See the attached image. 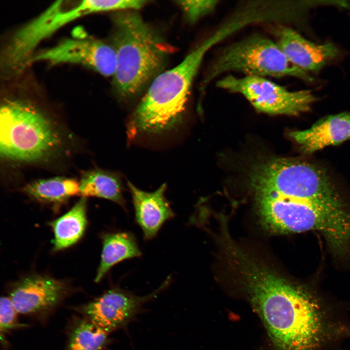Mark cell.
<instances>
[{"label":"cell","mask_w":350,"mask_h":350,"mask_svg":"<svg viewBox=\"0 0 350 350\" xmlns=\"http://www.w3.org/2000/svg\"><path fill=\"white\" fill-rule=\"evenodd\" d=\"M242 281L278 350H328L350 338L335 308L238 248L232 253Z\"/></svg>","instance_id":"obj_1"},{"label":"cell","mask_w":350,"mask_h":350,"mask_svg":"<svg viewBox=\"0 0 350 350\" xmlns=\"http://www.w3.org/2000/svg\"><path fill=\"white\" fill-rule=\"evenodd\" d=\"M221 41L213 34L174 68L160 73L133 111L128 136L156 135L172 130L182 122L193 80L207 52Z\"/></svg>","instance_id":"obj_2"},{"label":"cell","mask_w":350,"mask_h":350,"mask_svg":"<svg viewBox=\"0 0 350 350\" xmlns=\"http://www.w3.org/2000/svg\"><path fill=\"white\" fill-rule=\"evenodd\" d=\"M134 10L113 17V47L116 67L113 84L121 99L137 96L159 74L166 56L158 36Z\"/></svg>","instance_id":"obj_3"},{"label":"cell","mask_w":350,"mask_h":350,"mask_svg":"<svg viewBox=\"0 0 350 350\" xmlns=\"http://www.w3.org/2000/svg\"><path fill=\"white\" fill-rule=\"evenodd\" d=\"M257 206L262 223L270 230L317 231L334 253L343 255L350 251V210L342 200H306L263 194Z\"/></svg>","instance_id":"obj_4"},{"label":"cell","mask_w":350,"mask_h":350,"mask_svg":"<svg viewBox=\"0 0 350 350\" xmlns=\"http://www.w3.org/2000/svg\"><path fill=\"white\" fill-rule=\"evenodd\" d=\"M65 140L59 123L32 103L12 98L1 104L0 152L4 159L47 163L62 155Z\"/></svg>","instance_id":"obj_5"},{"label":"cell","mask_w":350,"mask_h":350,"mask_svg":"<svg viewBox=\"0 0 350 350\" xmlns=\"http://www.w3.org/2000/svg\"><path fill=\"white\" fill-rule=\"evenodd\" d=\"M250 183L255 193L306 200H342L325 171L307 162L272 158L256 165Z\"/></svg>","instance_id":"obj_6"},{"label":"cell","mask_w":350,"mask_h":350,"mask_svg":"<svg viewBox=\"0 0 350 350\" xmlns=\"http://www.w3.org/2000/svg\"><path fill=\"white\" fill-rule=\"evenodd\" d=\"M101 0H85L66 6L57 0L18 30L4 47L1 68L8 77L19 74L32 63L39 44L67 24L87 15L102 12Z\"/></svg>","instance_id":"obj_7"},{"label":"cell","mask_w":350,"mask_h":350,"mask_svg":"<svg viewBox=\"0 0 350 350\" xmlns=\"http://www.w3.org/2000/svg\"><path fill=\"white\" fill-rule=\"evenodd\" d=\"M231 71L246 76H292L308 82L313 80L308 72L289 61L277 43L256 35L224 48L211 64L203 87L221 74Z\"/></svg>","instance_id":"obj_8"},{"label":"cell","mask_w":350,"mask_h":350,"mask_svg":"<svg viewBox=\"0 0 350 350\" xmlns=\"http://www.w3.org/2000/svg\"><path fill=\"white\" fill-rule=\"evenodd\" d=\"M217 86L243 95L258 111L271 115H297L308 111L316 98L310 90L291 91L264 77L228 75Z\"/></svg>","instance_id":"obj_9"},{"label":"cell","mask_w":350,"mask_h":350,"mask_svg":"<svg viewBox=\"0 0 350 350\" xmlns=\"http://www.w3.org/2000/svg\"><path fill=\"white\" fill-rule=\"evenodd\" d=\"M73 63L88 67L105 76H113L116 56L113 46L93 38H69L35 54L32 62Z\"/></svg>","instance_id":"obj_10"},{"label":"cell","mask_w":350,"mask_h":350,"mask_svg":"<svg viewBox=\"0 0 350 350\" xmlns=\"http://www.w3.org/2000/svg\"><path fill=\"white\" fill-rule=\"evenodd\" d=\"M170 281L168 277L155 291L143 297L120 288H112L84 306L82 312L87 319L109 333L131 321L143 305L166 288Z\"/></svg>","instance_id":"obj_11"},{"label":"cell","mask_w":350,"mask_h":350,"mask_svg":"<svg viewBox=\"0 0 350 350\" xmlns=\"http://www.w3.org/2000/svg\"><path fill=\"white\" fill-rule=\"evenodd\" d=\"M66 292L62 282L48 277L35 276L17 283L9 297L18 313L43 315L54 309Z\"/></svg>","instance_id":"obj_12"},{"label":"cell","mask_w":350,"mask_h":350,"mask_svg":"<svg viewBox=\"0 0 350 350\" xmlns=\"http://www.w3.org/2000/svg\"><path fill=\"white\" fill-rule=\"evenodd\" d=\"M277 37V44L289 61L307 72L319 71L338 53L332 43H314L289 27L280 28Z\"/></svg>","instance_id":"obj_13"},{"label":"cell","mask_w":350,"mask_h":350,"mask_svg":"<svg viewBox=\"0 0 350 350\" xmlns=\"http://www.w3.org/2000/svg\"><path fill=\"white\" fill-rule=\"evenodd\" d=\"M135 211V220L141 229L145 240L156 237L163 224L175 214L165 196L166 185L163 184L152 192L142 191L127 182Z\"/></svg>","instance_id":"obj_14"},{"label":"cell","mask_w":350,"mask_h":350,"mask_svg":"<svg viewBox=\"0 0 350 350\" xmlns=\"http://www.w3.org/2000/svg\"><path fill=\"white\" fill-rule=\"evenodd\" d=\"M290 136L307 154L339 144L350 139V113L330 115L307 129L291 132Z\"/></svg>","instance_id":"obj_15"},{"label":"cell","mask_w":350,"mask_h":350,"mask_svg":"<svg viewBox=\"0 0 350 350\" xmlns=\"http://www.w3.org/2000/svg\"><path fill=\"white\" fill-rule=\"evenodd\" d=\"M100 263L95 281L99 282L114 265L124 260L139 257L141 252L134 235L128 231L104 234Z\"/></svg>","instance_id":"obj_16"},{"label":"cell","mask_w":350,"mask_h":350,"mask_svg":"<svg viewBox=\"0 0 350 350\" xmlns=\"http://www.w3.org/2000/svg\"><path fill=\"white\" fill-rule=\"evenodd\" d=\"M80 182V194L83 197L106 199L121 206L125 211L122 179L116 173L95 169L86 172Z\"/></svg>","instance_id":"obj_17"},{"label":"cell","mask_w":350,"mask_h":350,"mask_svg":"<svg viewBox=\"0 0 350 350\" xmlns=\"http://www.w3.org/2000/svg\"><path fill=\"white\" fill-rule=\"evenodd\" d=\"M50 225L54 234V250L74 244L83 235L87 225L86 198L82 197L70 210Z\"/></svg>","instance_id":"obj_18"},{"label":"cell","mask_w":350,"mask_h":350,"mask_svg":"<svg viewBox=\"0 0 350 350\" xmlns=\"http://www.w3.org/2000/svg\"><path fill=\"white\" fill-rule=\"evenodd\" d=\"M23 191L38 201L59 203L80 194V182L73 178L56 176L32 181Z\"/></svg>","instance_id":"obj_19"},{"label":"cell","mask_w":350,"mask_h":350,"mask_svg":"<svg viewBox=\"0 0 350 350\" xmlns=\"http://www.w3.org/2000/svg\"><path fill=\"white\" fill-rule=\"evenodd\" d=\"M108 333L86 319L81 321L73 331L71 343L84 350H101L108 343Z\"/></svg>","instance_id":"obj_20"},{"label":"cell","mask_w":350,"mask_h":350,"mask_svg":"<svg viewBox=\"0 0 350 350\" xmlns=\"http://www.w3.org/2000/svg\"><path fill=\"white\" fill-rule=\"evenodd\" d=\"M177 2L182 9L188 20L193 23L212 12L218 1L178 0Z\"/></svg>","instance_id":"obj_21"},{"label":"cell","mask_w":350,"mask_h":350,"mask_svg":"<svg viewBox=\"0 0 350 350\" xmlns=\"http://www.w3.org/2000/svg\"><path fill=\"white\" fill-rule=\"evenodd\" d=\"M10 297H2L0 300V330L5 333L18 325L17 314Z\"/></svg>","instance_id":"obj_22"},{"label":"cell","mask_w":350,"mask_h":350,"mask_svg":"<svg viewBox=\"0 0 350 350\" xmlns=\"http://www.w3.org/2000/svg\"><path fill=\"white\" fill-rule=\"evenodd\" d=\"M70 350H84L73 343L70 344Z\"/></svg>","instance_id":"obj_23"}]
</instances>
